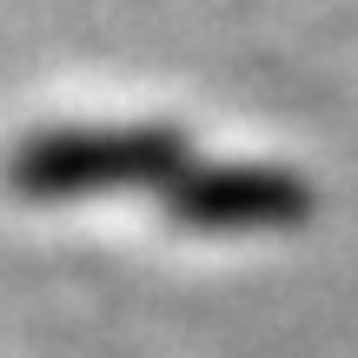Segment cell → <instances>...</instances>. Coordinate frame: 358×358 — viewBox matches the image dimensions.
<instances>
[{"instance_id": "1", "label": "cell", "mask_w": 358, "mask_h": 358, "mask_svg": "<svg viewBox=\"0 0 358 358\" xmlns=\"http://www.w3.org/2000/svg\"><path fill=\"white\" fill-rule=\"evenodd\" d=\"M186 140L173 127H47L13 146L7 179L27 199H93L120 186H179Z\"/></svg>"}, {"instance_id": "2", "label": "cell", "mask_w": 358, "mask_h": 358, "mask_svg": "<svg viewBox=\"0 0 358 358\" xmlns=\"http://www.w3.org/2000/svg\"><path fill=\"white\" fill-rule=\"evenodd\" d=\"M166 206L173 219L206 232H266V226H299L312 192L299 173L279 166H186Z\"/></svg>"}]
</instances>
